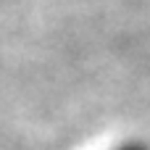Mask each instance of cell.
Returning <instances> with one entry per match:
<instances>
[{"mask_svg": "<svg viewBox=\"0 0 150 150\" xmlns=\"http://www.w3.org/2000/svg\"><path fill=\"white\" fill-rule=\"evenodd\" d=\"M111 150H150V145L142 142V140H124V142L113 145Z\"/></svg>", "mask_w": 150, "mask_h": 150, "instance_id": "6da1fadb", "label": "cell"}]
</instances>
